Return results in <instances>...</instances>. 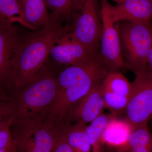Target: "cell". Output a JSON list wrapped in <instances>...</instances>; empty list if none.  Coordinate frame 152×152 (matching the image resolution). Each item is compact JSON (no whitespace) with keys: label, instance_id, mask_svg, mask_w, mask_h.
I'll return each instance as SVG.
<instances>
[{"label":"cell","instance_id":"27","mask_svg":"<svg viewBox=\"0 0 152 152\" xmlns=\"http://www.w3.org/2000/svg\"><path fill=\"white\" fill-rule=\"evenodd\" d=\"M7 152H16V151L15 148V145H14V142L12 146L9 148Z\"/></svg>","mask_w":152,"mask_h":152},{"label":"cell","instance_id":"19","mask_svg":"<svg viewBox=\"0 0 152 152\" xmlns=\"http://www.w3.org/2000/svg\"><path fill=\"white\" fill-rule=\"evenodd\" d=\"M0 21L12 25L19 24L34 31L26 22L18 0H0Z\"/></svg>","mask_w":152,"mask_h":152},{"label":"cell","instance_id":"17","mask_svg":"<svg viewBox=\"0 0 152 152\" xmlns=\"http://www.w3.org/2000/svg\"><path fill=\"white\" fill-rule=\"evenodd\" d=\"M112 115L103 113L99 116L86 127L88 138L91 147L92 152H105V145L103 139V133L106 125Z\"/></svg>","mask_w":152,"mask_h":152},{"label":"cell","instance_id":"4","mask_svg":"<svg viewBox=\"0 0 152 152\" xmlns=\"http://www.w3.org/2000/svg\"><path fill=\"white\" fill-rule=\"evenodd\" d=\"M118 28L126 67L136 75L147 70L148 56L152 46L151 22H122Z\"/></svg>","mask_w":152,"mask_h":152},{"label":"cell","instance_id":"13","mask_svg":"<svg viewBox=\"0 0 152 152\" xmlns=\"http://www.w3.org/2000/svg\"><path fill=\"white\" fill-rule=\"evenodd\" d=\"M26 22L38 31L53 24L45 0H18Z\"/></svg>","mask_w":152,"mask_h":152},{"label":"cell","instance_id":"30","mask_svg":"<svg viewBox=\"0 0 152 152\" xmlns=\"http://www.w3.org/2000/svg\"><path fill=\"white\" fill-rule=\"evenodd\" d=\"M151 120V122L152 124V117H151V120Z\"/></svg>","mask_w":152,"mask_h":152},{"label":"cell","instance_id":"1","mask_svg":"<svg viewBox=\"0 0 152 152\" xmlns=\"http://www.w3.org/2000/svg\"><path fill=\"white\" fill-rule=\"evenodd\" d=\"M108 72L105 64L97 56L65 68L57 77L56 96L45 122L59 131L70 126L76 106L91 90L101 84Z\"/></svg>","mask_w":152,"mask_h":152},{"label":"cell","instance_id":"10","mask_svg":"<svg viewBox=\"0 0 152 152\" xmlns=\"http://www.w3.org/2000/svg\"><path fill=\"white\" fill-rule=\"evenodd\" d=\"M96 53L72 39L66 32L52 47L50 57L57 64L68 66L84 61Z\"/></svg>","mask_w":152,"mask_h":152},{"label":"cell","instance_id":"28","mask_svg":"<svg viewBox=\"0 0 152 152\" xmlns=\"http://www.w3.org/2000/svg\"><path fill=\"white\" fill-rule=\"evenodd\" d=\"M9 149V148L8 149L1 150V151H0V152H7Z\"/></svg>","mask_w":152,"mask_h":152},{"label":"cell","instance_id":"8","mask_svg":"<svg viewBox=\"0 0 152 152\" xmlns=\"http://www.w3.org/2000/svg\"><path fill=\"white\" fill-rule=\"evenodd\" d=\"M102 31L99 51L108 72H120L126 65L122 51L118 28L105 8L101 6Z\"/></svg>","mask_w":152,"mask_h":152},{"label":"cell","instance_id":"26","mask_svg":"<svg viewBox=\"0 0 152 152\" xmlns=\"http://www.w3.org/2000/svg\"><path fill=\"white\" fill-rule=\"evenodd\" d=\"M148 69L152 73V46L148 56Z\"/></svg>","mask_w":152,"mask_h":152},{"label":"cell","instance_id":"5","mask_svg":"<svg viewBox=\"0 0 152 152\" xmlns=\"http://www.w3.org/2000/svg\"><path fill=\"white\" fill-rule=\"evenodd\" d=\"M11 130L16 152H51L60 131L30 120L13 121Z\"/></svg>","mask_w":152,"mask_h":152},{"label":"cell","instance_id":"2","mask_svg":"<svg viewBox=\"0 0 152 152\" xmlns=\"http://www.w3.org/2000/svg\"><path fill=\"white\" fill-rule=\"evenodd\" d=\"M66 32L53 23L23 36L11 60L6 89H19L36 80L47 67L52 47Z\"/></svg>","mask_w":152,"mask_h":152},{"label":"cell","instance_id":"9","mask_svg":"<svg viewBox=\"0 0 152 152\" xmlns=\"http://www.w3.org/2000/svg\"><path fill=\"white\" fill-rule=\"evenodd\" d=\"M114 22L150 23L152 18V0H125L112 6L108 0H101Z\"/></svg>","mask_w":152,"mask_h":152},{"label":"cell","instance_id":"24","mask_svg":"<svg viewBox=\"0 0 152 152\" xmlns=\"http://www.w3.org/2000/svg\"><path fill=\"white\" fill-rule=\"evenodd\" d=\"M6 117L5 102L0 104V121Z\"/></svg>","mask_w":152,"mask_h":152},{"label":"cell","instance_id":"7","mask_svg":"<svg viewBox=\"0 0 152 152\" xmlns=\"http://www.w3.org/2000/svg\"><path fill=\"white\" fill-rule=\"evenodd\" d=\"M136 76L125 113L134 129L148 124L152 117V73L148 69Z\"/></svg>","mask_w":152,"mask_h":152},{"label":"cell","instance_id":"16","mask_svg":"<svg viewBox=\"0 0 152 152\" xmlns=\"http://www.w3.org/2000/svg\"><path fill=\"white\" fill-rule=\"evenodd\" d=\"M125 152H152V133L148 125L132 132L124 147Z\"/></svg>","mask_w":152,"mask_h":152},{"label":"cell","instance_id":"22","mask_svg":"<svg viewBox=\"0 0 152 152\" xmlns=\"http://www.w3.org/2000/svg\"><path fill=\"white\" fill-rule=\"evenodd\" d=\"M12 120L5 118L0 121V151L10 148L13 143L11 126Z\"/></svg>","mask_w":152,"mask_h":152},{"label":"cell","instance_id":"6","mask_svg":"<svg viewBox=\"0 0 152 152\" xmlns=\"http://www.w3.org/2000/svg\"><path fill=\"white\" fill-rule=\"evenodd\" d=\"M67 33L93 53L99 51L102 23L98 0H83L70 24Z\"/></svg>","mask_w":152,"mask_h":152},{"label":"cell","instance_id":"3","mask_svg":"<svg viewBox=\"0 0 152 152\" xmlns=\"http://www.w3.org/2000/svg\"><path fill=\"white\" fill-rule=\"evenodd\" d=\"M57 91V77L47 67L34 80L7 96L6 118L44 123L54 104Z\"/></svg>","mask_w":152,"mask_h":152},{"label":"cell","instance_id":"14","mask_svg":"<svg viewBox=\"0 0 152 152\" xmlns=\"http://www.w3.org/2000/svg\"><path fill=\"white\" fill-rule=\"evenodd\" d=\"M134 129L126 119L122 120L112 115L106 125L103 133L104 144L118 148V150L126 145Z\"/></svg>","mask_w":152,"mask_h":152},{"label":"cell","instance_id":"20","mask_svg":"<svg viewBox=\"0 0 152 152\" xmlns=\"http://www.w3.org/2000/svg\"><path fill=\"white\" fill-rule=\"evenodd\" d=\"M101 88L129 98L132 84L120 72H108L101 83Z\"/></svg>","mask_w":152,"mask_h":152},{"label":"cell","instance_id":"15","mask_svg":"<svg viewBox=\"0 0 152 152\" xmlns=\"http://www.w3.org/2000/svg\"><path fill=\"white\" fill-rule=\"evenodd\" d=\"M83 0H45L52 23L61 25L70 24Z\"/></svg>","mask_w":152,"mask_h":152},{"label":"cell","instance_id":"18","mask_svg":"<svg viewBox=\"0 0 152 152\" xmlns=\"http://www.w3.org/2000/svg\"><path fill=\"white\" fill-rule=\"evenodd\" d=\"M86 125L71 124L65 129L66 138L73 152H92Z\"/></svg>","mask_w":152,"mask_h":152},{"label":"cell","instance_id":"29","mask_svg":"<svg viewBox=\"0 0 152 152\" xmlns=\"http://www.w3.org/2000/svg\"><path fill=\"white\" fill-rule=\"evenodd\" d=\"M115 1L118 2L119 3H121L122 2L124 1L125 0H115Z\"/></svg>","mask_w":152,"mask_h":152},{"label":"cell","instance_id":"25","mask_svg":"<svg viewBox=\"0 0 152 152\" xmlns=\"http://www.w3.org/2000/svg\"><path fill=\"white\" fill-rule=\"evenodd\" d=\"M5 88L0 83V104L6 101L7 95H6L4 91Z\"/></svg>","mask_w":152,"mask_h":152},{"label":"cell","instance_id":"21","mask_svg":"<svg viewBox=\"0 0 152 152\" xmlns=\"http://www.w3.org/2000/svg\"><path fill=\"white\" fill-rule=\"evenodd\" d=\"M102 91L105 107L110 110L112 115L117 117L125 113L129 98L106 90L102 89Z\"/></svg>","mask_w":152,"mask_h":152},{"label":"cell","instance_id":"11","mask_svg":"<svg viewBox=\"0 0 152 152\" xmlns=\"http://www.w3.org/2000/svg\"><path fill=\"white\" fill-rule=\"evenodd\" d=\"M23 37L15 25L0 21V83L5 88L11 60Z\"/></svg>","mask_w":152,"mask_h":152},{"label":"cell","instance_id":"12","mask_svg":"<svg viewBox=\"0 0 152 152\" xmlns=\"http://www.w3.org/2000/svg\"><path fill=\"white\" fill-rule=\"evenodd\" d=\"M101 84L91 90L76 106L72 114V124L75 122L86 126L104 113L105 107Z\"/></svg>","mask_w":152,"mask_h":152},{"label":"cell","instance_id":"23","mask_svg":"<svg viewBox=\"0 0 152 152\" xmlns=\"http://www.w3.org/2000/svg\"><path fill=\"white\" fill-rule=\"evenodd\" d=\"M66 129L58 133L51 152H73L66 138Z\"/></svg>","mask_w":152,"mask_h":152}]
</instances>
